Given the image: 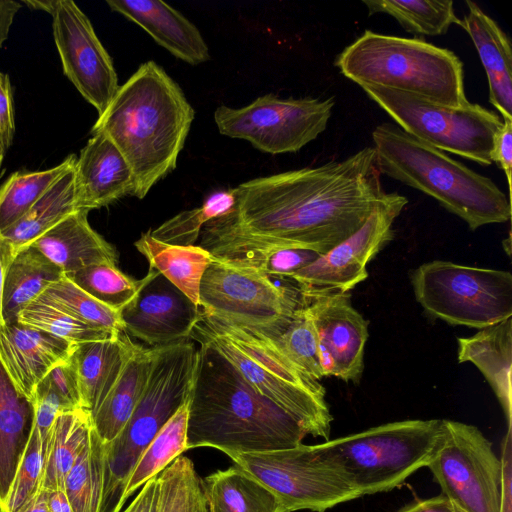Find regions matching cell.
Wrapping results in <instances>:
<instances>
[{"mask_svg":"<svg viewBox=\"0 0 512 512\" xmlns=\"http://www.w3.org/2000/svg\"><path fill=\"white\" fill-rule=\"evenodd\" d=\"M230 212L204 225L212 259L260 270L273 252L325 254L355 233L386 192L373 147L341 161L259 177L233 188Z\"/></svg>","mask_w":512,"mask_h":512,"instance_id":"cell-1","label":"cell"},{"mask_svg":"<svg viewBox=\"0 0 512 512\" xmlns=\"http://www.w3.org/2000/svg\"><path fill=\"white\" fill-rule=\"evenodd\" d=\"M197 347L187 422V449L212 447L229 458L298 446L305 428L257 392L206 344Z\"/></svg>","mask_w":512,"mask_h":512,"instance_id":"cell-2","label":"cell"},{"mask_svg":"<svg viewBox=\"0 0 512 512\" xmlns=\"http://www.w3.org/2000/svg\"><path fill=\"white\" fill-rule=\"evenodd\" d=\"M195 111L180 86L154 61L119 86L91 133H103L130 165L133 196L143 199L176 168Z\"/></svg>","mask_w":512,"mask_h":512,"instance_id":"cell-3","label":"cell"},{"mask_svg":"<svg viewBox=\"0 0 512 512\" xmlns=\"http://www.w3.org/2000/svg\"><path fill=\"white\" fill-rule=\"evenodd\" d=\"M382 174L417 189L464 220L471 230L511 217L510 198L488 177L392 123L372 132Z\"/></svg>","mask_w":512,"mask_h":512,"instance_id":"cell-4","label":"cell"},{"mask_svg":"<svg viewBox=\"0 0 512 512\" xmlns=\"http://www.w3.org/2000/svg\"><path fill=\"white\" fill-rule=\"evenodd\" d=\"M190 339L216 350L257 392L295 418L308 435L329 440L333 417L325 388L294 365L271 336L200 311Z\"/></svg>","mask_w":512,"mask_h":512,"instance_id":"cell-5","label":"cell"},{"mask_svg":"<svg viewBox=\"0 0 512 512\" xmlns=\"http://www.w3.org/2000/svg\"><path fill=\"white\" fill-rule=\"evenodd\" d=\"M334 64L359 86L401 91L454 108L470 104L458 56L420 38L365 30L338 54Z\"/></svg>","mask_w":512,"mask_h":512,"instance_id":"cell-6","label":"cell"},{"mask_svg":"<svg viewBox=\"0 0 512 512\" xmlns=\"http://www.w3.org/2000/svg\"><path fill=\"white\" fill-rule=\"evenodd\" d=\"M151 371L129 420L104 443L103 490L99 512H120L128 478L159 430L188 399L194 383L197 347L191 339L154 347Z\"/></svg>","mask_w":512,"mask_h":512,"instance_id":"cell-7","label":"cell"},{"mask_svg":"<svg viewBox=\"0 0 512 512\" xmlns=\"http://www.w3.org/2000/svg\"><path fill=\"white\" fill-rule=\"evenodd\" d=\"M441 431L442 419L403 420L317 445L348 475L362 497L390 491L427 467Z\"/></svg>","mask_w":512,"mask_h":512,"instance_id":"cell-8","label":"cell"},{"mask_svg":"<svg viewBox=\"0 0 512 512\" xmlns=\"http://www.w3.org/2000/svg\"><path fill=\"white\" fill-rule=\"evenodd\" d=\"M416 301L450 325L483 329L512 316V274L433 260L411 273Z\"/></svg>","mask_w":512,"mask_h":512,"instance_id":"cell-9","label":"cell"},{"mask_svg":"<svg viewBox=\"0 0 512 512\" xmlns=\"http://www.w3.org/2000/svg\"><path fill=\"white\" fill-rule=\"evenodd\" d=\"M360 87L406 133L443 152L492 164L494 137L503 125L495 112L476 103L454 108L401 91Z\"/></svg>","mask_w":512,"mask_h":512,"instance_id":"cell-10","label":"cell"},{"mask_svg":"<svg viewBox=\"0 0 512 512\" xmlns=\"http://www.w3.org/2000/svg\"><path fill=\"white\" fill-rule=\"evenodd\" d=\"M230 459L268 488L286 512H325L361 497L348 475L317 444L237 454Z\"/></svg>","mask_w":512,"mask_h":512,"instance_id":"cell-11","label":"cell"},{"mask_svg":"<svg viewBox=\"0 0 512 512\" xmlns=\"http://www.w3.org/2000/svg\"><path fill=\"white\" fill-rule=\"evenodd\" d=\"M300 305L297 288L278 284L261 270L215 259L200 283L199 308L203 314L271 337L282 333Z\"/></svg>","mask_w":512,"mask_h":512,"instance_id":"cell-12","label":"cell"},{"mask_svg":"<svg viewBox=\"0 0 512 512\" xmlns=\"http://www.w3.org/2000/svg\"><path fill=\"white\" fill-rule=\"evenodd\" d=\"M334 105V97L281 99L266 94L242 108L220 105L214 120L222 135L246 140L265 153H291L325 131Z\"/></svg>","mask_w":512,"mask_h":512,"instance_id":"cell-13","label":"cell"},{"mask_svg":"<svg viewBox=\"0 0 512 512\" xmlns=\"http://www.w3.org/2000/svg\"><path fill=\"white\" fill-rule=\"evenodd\" d=\"M427 467L455 507L463 512H499L501 461L476 426L442 419L441 436Z\"/></svg>","mask_w":512,"mask_h":512,"instance_id":"cell-14","label":"cell"},{"mask_svg":"<svg viewBox=\"0 0 512 512\" xmlns=\"http://www.w3.org/2000/svg\"><path fill=\"white\" fill-rule=\"evenodd\" d=\"M407 203L403 195L386 193L355 233L293 274L300 297L347 293L365 280L367 264L392 240L393 223Z\"/></svg>","mask_w":512,"mask_h":512,"instance_id":"cell-15","label":"cell"},{"mask_svg":"<svg viewBox=\"0 0 512 512\" xmlns=\"http://www.w3.org/2000/svg\"><path fill=\"white\" fill-rule=\"evenodd\" d=\"M51 15L63 72L100 116L119 88L112 59L75 2L56 0Z\"/></svg>","mask_w":512,"mask_h":512,"instance_id":"cell-16","label":"cell"},{"mask_svg":"<svg viewBox=\"0 0 512 512\" xmlns=\"http://www.w3.org/2000/svg\"><path fill=\"white\" fill-rule=\"evenodd\" d=\"M199 315V306L150 267L135 296L120 310L124 332L151 347L190 339Z\"/></svg>","mask_w":512,"mask_h":512,"instance_id":"cell-17","label":"cell"},{"mask_svg":"<svg viewBox=\"0 0 512 512\" xmlns=\"http://www.w3.org/2000/svg\"><path fill=\"white\" fill-rule=\"evenodd\" d=\"M316 330L324 377L359 383L368 321L352 306L351 293L301 298Z\"/></svg>","mask_w":512,"mask_h":512,"instance_id":"cell-18","label":"cell"},{"mask_svg":"<svg viewBox=\"0 0 512 512\" xmlns=\"http://www.w3.org/2000/svg\"><path fill=\"white\" fill-rule=\"evenodd\" d=\"M75 164V209L89 212L133 194L132 169L116 145L95 133Z\"/></svg>","mask_w":512,"mask_h":512,"instance_id":"cell-19","label":"cell"},{"mask_svg":"<svg viewBox=\"0 0 512 512\" xmlns=\"http://www.w3.org/2000/svg\"><path fill=\"white\" fill-rule=\"evenodd\" d=\"M73 348L67 341L18 322L0 324V362L16 388L30 399L37 384L68 359Z\"/></svg>","mask_w":512,"mask_h":512,"instance_id":"cell-20","label":"cell"},{"mask_svg":"<svg viewBox=\"0 0 512 512\" xmlns=\"http://www.w3.org/2000/svg\"><path fill=\"white\" fill-rule=\"evenodd\" d=\"M111 10L142 27L176 58L191 65L210 59L198 28L183 14L160 0H107Z\"/></svg>","mask_w":512,"mask_h":512,"instance_id":"cell-21","label":"cell"},{"mask_svg":"<svg viewBox=\"0 0 512 512\" xmlns=\"http://www.w3.org/2000/svg\"><path fill=\"white\" fill-rule=\"evenodd\" d=\"M88 213L84 210L74 211L36 239L31 246L64 274L95 264L117 266L115 248L90 226Z\"/></svg>","mask_w":512,"mask_h":512,"instance_id":"cell-22","label":"cell"},{"mask_svg":"<svg viewBox=\"0 0 512 512\" xmlns=\"http://www.w3.org/2000/svg\"><path fill=\"white\" fill-rule=\"evenodd\" d=\"M468 13L460 20L472 39L485 69L489 102L503 119L512 120V50L507 34L476 3L466 1Z\"/></svg>","mask_w":512,"mask_h":512,"instance_id":"cell-23","label":"cell"},{"mask_svg":"<svg viewBox=\"0 0 512 512\" xmlns=\"http://www.w3.org/2000/svg\"><path fill=\"white\" fill-rule=\"evenodd\" d=\"M134 347L135 343L124 331L108 339L74 345L71 358L76 369L81 407L90 416L116 383Z\"/></svg>","mask_w":512,"mask_h":512,"instance_id":"cell-24","label":"cell"},{"mask_svg":"<svg viewBox=\"0 0 512 512\" xmlns=\"http://www.w3.org/2000/svg\"><path fill=\"white\" fill-rule=\"evenodd\" d=\"M512 317L458 338V361L473 363L489 382L511 428Z\"/></svg>","mask_w":512,"mask_h":512,"instance_id":"cell-25","label":"cell"},{"mask_svg":"<svg viewBox=\"0 0 512 512\" xmlns=\"http://www.w3.org/2000/svg\"><path fill=\"white\" fill-rule=\"evenodd\" d=\"M34 416L33 401L16 388L0 362V505L29 442Z\"/></svg>","mask_w":512,"mask_h":512,"instance_id":"cell-26","label":"cell"},{"mask_svg":"<svg viewBox=\"0 0 512 512\" xmlns=\"http://www.w3.org/2000/svg\"><path fill=\"white\" fill-rule=\"evenodd\" d=\"M154 351V347L135 344L116 383L90 416L93 429L104 443L121 432L136 408L151 371Z\"/></svg>","mask_w":512,"mask_h":512,"instance_id":"cell-27","label":"cell"},{"mask_svg":"<svg viewBox=\"0 0 512 512\" xmlns=\"http://www.w3.org/2000/svg\"><path fill=\"white\" fill-rule=\"evenodd\" d=\"M64 275L33 246L20 249L10 261L5 273L2 305L4 322H17L19 312Z\"/></svg>","mask_w":512,"mask_h":512,"instance_id":"cell-28","label":"cell"},{"mask_svg":"<svg viewBox=\"0 0 512 512\" xmlns=\"http://www.w3.org/2000/svg\"><path fill=\"white\" fill-rule=\"evenodd\" d=\"M208 512H286L278 498L235 464L204 479Z\"/></svg>","mask_w":512,"mask_h":512,"instance_id":"cell-29","label":"cell"},{"mask_svg":"<svg viewBox=\"0 0 512 512\" xmlns=\"http://www.w3.org/2000/svg\"><path fill=\"white\" fill-rule=\"evenodd\" d=\"M146 258L149 267L158 271L194 304L199 306L202 276L212 261L207 250L199 245H172L154 239L149 230L134 243Z\"/></svg>","mask_w":512,"mask_h":512,"instance_id":"cell-30","label":"cell"},{"mask_svg":"<svg viewBox=\"0 0 512 512\" xmlns=\"http://www.w3.org/2000/svg\"><path fill=\"white\" fill-rule=\"evenodd\" d=\"M76 211L75 167L57 180L29 211L0 238L9 244L14 254Z\"/></svg>","mask_w":512,"mask_h":512,"instance_id":"cell-31","label":"cell"},{"mask_svg":"<svg viewBox=\"0 0 512 512\" xmlns=\"http://www.w3.org/2000/svg\"><path fill=\"white\" fill-rule=\"evenodd\" d=\"M91 427L90 414L83 409L57 416L45 443L43 489H64L65 478L85 447Z\"/></svg>","mask_w":512,"mask_h":512,"instance_id":"cell-32","label":"cell"},{"mask_svg":"<svg viewBox=\"0 0 512 512\" xmlns=\"http://www.w3.org/2000/svg\"><path fill=\"white\" fill-rule=\"evenodd\" d=\"M191 394V393H190ZM190 395L159 430L133 468L124 492V501L148 480L159 475L187 449V422Z\"/></svg>","mask_w":512,"mask_h":512,"instance_id":"cell-33","label":"cell"},{"mask_svg":"<svg viewBox=\"0 0 512 512\" xmlns=\"http://www.w3.org/2000/svg\"><path fill=\"white\" fill-rule=\"evenodd\" d=\"M70 154L59 165L42 171H18L0 186V235L21 219L45 192L75 167Z\"/></svg>","mask_w":512,"mask_h":512,"instance_id":"cell-34","label":"cell"},{"mask_svg":"<svg viewBox=\"0 0 512 512\" xmlns=\"http://www.w3.org/2000/svg\"><path fill=\"white\" fill-rule=\"evenodd\" d=\"M363 4L369 15L388 14L415 35L439 36L452 24H460L451 0H364Z\"/></svg>","mask_w":512,"mask_h":512,"instance_id":"cell-35","label":"cell"},{"mask_svg":"<svg viewBox=\"0 0 512 512\" xmlns=\"http://www.w3.org/2000/svg\"><path fill=\"white\" fill-rule=\"evenodd\" d=\"M103 474L104 442L91 427L88 441L64 482L72 512H99Z\"/></svg>","mask_w":512,"mask_h":512,"instance_id":"cell-36","label":"cell"},{"mask_svg":"<svg viewBox=\"0 0 512 512\" xmlns=\"http://www.w3.org/2000/svg\"><path fill=\"white\" fill-rule=\"evenodd\" d=\"M17 322L42 330L73 345L108 339L119 333L80 321L44 295L21 310Z\"/></svg>","mask_w":512,"mask_h":512,"instance_id":"cell-37","label":"cell"},{"mask_svg":"<svg viewBox=\"0 0 512 512\" xmlns=\"http://www.w3.org/2000/svg\"><path fill=\"white\" fill-rule=\"evenodd\" d=\"M234 201L233 189L216 191L200 207L178 213L156 229H150L149 234L167 244L195 245L204 225L230 212Z\"/></svg>","mask_w":512,"mask_h":512,"instance_id":"cell-38","label":"cell"},{"mask_svg":"<svg viewBox=\"0 0 512 512\" xmlns=\"http://www.w3.org/2000/svg\"><path fill=\"white\" fill-rule=\"evenodd\" d=\"M158 512H208L202 479L193 462L177 457L159 474Z\"/></svg>","mask_w":512,"mask_h":512,"instance_id":"cell-39","label":"cell"},{"mask_svg":"<svg viewBox=\"0 0 512 512\" xmlns=\"http://www.w3.org/2000/svg\"><path fill=\"white\" fill-rule=\"evenodd\" d=\"M65 276L93 298L119 312L139 288V280L109 264L91 265Z\"/></svg>","mask_w":512,"mask_h":512,"instance_id":"cell-40","label":"cell"},{"mask_svg":"<svg viewBox=\"0 0 512 512\" xmlns=\"http://www.w3.org/2000/svg\"><path fill=\"white\" fill-rule=\"evenodd\" d=\"M42 295L86 324L115 332L124 331L119 311L99 302L65 275Z\"/></svg>","mask_w":512,"mask_h":512,"instance_id":"cell-41","label":"cell"},{"mask_svg":"<svg viewBox=\"0 0 512 512\" xmlns=\"http://www.w3.org/2000/svg\"><path fill=\"white\" fill-rule=\"evenodd\" d=\"M272 338L300 370L317 381L324 377L316 330L302 303L282 333Z\"/></svg>","mask_w":512,"mask_h":512,"instance_id":"cell-42","label":"cell"},{"mask_svg":"<svg viewBox=\"0 0 512 512\" xmlns=\"http://www.w3.org/2000/svg\"><path fill=\"white\" fill-rule=\"evenodd\" d=\"M45 445L33 427L9 494L1 506L3 512H22L43 489Z\"/></svg>","mask_w":512,"mask_h":512,"instance_id":"cell-43","label":"cell"},{"mask_svg":"<svg viewBox=\"0 0 512 512\" xmlns=\"http://www.w3.org/2000/svg\"><path fill=\"white\" fill-rule=\"evenodd\" d=\"M321 256L320 253L303 248L280 249L270 254L260 270L273 278H290Z\"/></svg>","mask_w":512,"mask_h":512,"instance_id":"cell-44","label":"cell"},{"mask_svg":"<svg viewBox=\"0 0 512 512\" xmlns=\"http://www.w3.org/2000/svg\"><path fill=\"white\" fill-rule=\"evenodd\" d=\"M43 379L60 396L69 410L82 409L76 369L71 355L55 365Z\"/></svg>","mask_w":512,"mask_h":512,"instance_id":"cell-45","label":"cell"},{"mask_svg":"<svg viewBox=\"0 0 512 512\" xmlns=\"http://www.w3.org/2000/svg\"><path fill=\"white\" fill-rule=\"evenodd\" d=\"M12 96L9 76L0 71V144L5 151L11 146L15 133Z\"/></svg>","mask_w":512,"mask_h":512,"instance_id":"cell-46","label":"cell"},{"mask_svg":"<svg viewBox=\"0 0 512 512\" xmlns=\"http://www.w3.org/2000/svg\"><path fill=\"white\" fill-rule=\"evenodd\" d=\"M492 163L495 162L505 173L509 193L512 184V120L503 119V125L494 137L491 152Z\"/></svg>","mask_w":512,"mask_h":512,"instance_id":"cell-47","label":"cell"},{"mask_svg":"<svg viewBox=\"0 0 512 512\" xmlns=\"http://www.w3.org/2000/svg\"><path fill=\"white\" fill-rule=\"evenodd\" d=\"M501 495L499 512H512V429L508 428L501 448Z\"/></svg>","mask_w":512,"mask_h":512,"instance_id":"cell-48","label":"cell"},{"mask_svg":"<svg viewBox=\"0 0 512 512\" xmlns=\"http://www.w3.org/2000/svg\"><path fill=\"white\" fill-rule=\"evenodd\" d=\"M160 482L159 475L148 480L138 495L123 512H158Z\"/></svg>","mask_w":512,"mask_h":512,"instance_id":"cell-49","label":"cell"},{"mask_svg":"<svg viewBox=\"0 0 512 512\" xmlns=\"http://www.w3.org/2000/svg\"><path fill=\"white\" fill-rule=\"evenodd\" d=\"M398 512H454L451 502L442 494L415 501Z\"/></svg>","mask_w":512,"mask_h":512,"instance_id":"cell-50","label":"cell"},{"mask_svg":"<svg viewBox=\"0 0 512 512\" xmlns=\"http://www.w3.org/2000/svg\"><path fill=\"white\" fill-rule=\"evenodd\" d=\"M21 8L19 2L13 0H0V48L8 38L13 19Z\"/></svg>","mask_w":512,"mask_h":512,"instance_id":"cell-51","label":"cell"},{"mask_svg":"<svg viewBox=\"0 0 512 512\" xmlns=\"http://www.w3.org/2000/svg\"><path fill=\"white\" fill-rule=\"evenodd\" d=\"M14 255L15 254L9 244L0 238V324L4 323L2 305L5 273Z\"/></svg>","mask_w":512,"mask_h":512,"instance_id":"cell-52","label":"cell"},{"mask_svg":"<svg viewBox=\"0 0 512 512\" xmlns=\"http://www.w3.org/2000/svg\"><path fill=\"white\" fill-rule=\"evenodd\" d=\"M47 501L50 512H72L71 505L64 489L47 491Z\"/></svg>","mask_w":512,"mask_h":512,"instance_id":"cell-53","label":"cell"},{"mask_svg":"<svg viewBox=\"0 0 512 512\" xmlns=\"http://www.w3.org/2000/svg\"><path fill=\"white\" fill-rule=\"evenodd\" d=\"M22 512H50L47 491L42 489L37 497Z\"/></svg>","mask_w":512,"mask_h":512,"instance_id":"cell-54","label":"cell"},{"mask_svg":"<svg viewBox=\"0 0 512 512\" xmlns=\"http://www.w3.org/2000/svg\"><path fill=\"white\" fill-rule=\"evenodd\" d=\"M23 2L27 6H29L31 9L43 10L50 14H52L55 4H56V0H48V1H35V0L27 1V0H25Z\"/></svg>","mask_w":512,"mask_h":512,"instance_id":"cell-55","label":"cell"},{"mask_svg":"<svg viewBox=\"0 0 512 512\" xmlns=\"http://www.w3.org/2000/svg\"><path fill=\"white\" fill-rule=\"evenodd\" d=\"M6 151L4 150V148L2 147V145L0 144V166L2 164V161H3V158H4V155H5Z\"/></svg>","mask_w":512,"mask_h":512,"instance_id":"cell-56","label":"cell"},{"mask_svg":"<svg viewBox=\"0 0 512 512\" xmlns=\"http://www.w3.org/2000/svg\"><path fill=\"white\" fill-rule=\"evenodd\" d=\"M453 510H454V512H463L462 510H460L459 508L455 507L454 505H453Z\"/></svg>","mask_w":512,"mask_h":512,"instance_id":"cell-57","label":"cell"},{"mask_svg":"<svg viewBox=\"0 0 512 512\" xmlns=\"http://www.w3.org/2000/svg\"><path fill=\"white\" fill-rule=\"evenodd\" d=\"M0 512H3V510H2V508H1V506H0Z\"/></svg>","mask_w":512,"mask_h":512,"instance_id":"cell-58","label":"cell"}]
</instances>
